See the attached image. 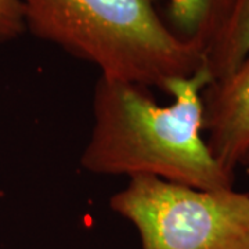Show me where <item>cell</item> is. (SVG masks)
<instances>
[{
	"label": "cell",
	"mask_w": 249,
	"mask_h": 249,
	"mask_svg": "<svg viewBox=\"0 0 249 249\" xmlns=\"http://www.w3.org/2000/svg\"><path fill=\"white\" fill-rule=\"evenodd\" d=\"M212 82L204 65L173 80L166 90L173 103L160 106L147 88L100 76L94 124L80 165L97 175H145L198 190L232 188L234 175L214 160L202 137V91Z\"/></svg>",
	"instance_id": "cell-1"
},
{
	"label": "cell",
	"mask_w": 249,
	"mask_h": 249,
	"mask_svg": "<svg viewBox=\"0 0 249 249\" xmlns=\"http://www.w3.org/2000/svg\"><path fill=\"white\" fill-rule=\"evenodd\" d=\"M27 29L80 60L100 76L157 88L205 65L199 47L180 40L155 10V0H22Z\"/></svg>",
	"instance_id": "cell-2"
},
{
	"label": "cell",
	"mask_w": 249,
	"mask_h": 249,
	"mask_svg": "<svg viewBox=\"0 0 249 249\" xmlns=\"http://www.w3.org/2000/svg\"><path fill=\"white\" fill-rule=\"evenodd\" d=\"M248 165H249V162H248Z\"/></svg>",
	"instance_id": "cell-8"
},
{
	"label": "cell",
	"mask_w": 249,
	"mask_h": 249,
	"mask_svg": "<svg viewBox=\"0 0 249 249\" xmlns=\"http://www.w3.org/2000/svg\"><path fill=\"white\" fill-rule=\"evenodd\" d=\"M249 57V0H231L227 17L205 52L212 79H220Z\"/></svg>",
	"instance_id": "cell-6"
},
{
	"label": "cell",
	"mask_w": 249,
	"mask_h": 249,
	"mask_svg": "<svg viewBox=\"0 0 249 249\" xmlns=\"http://www.w3.org/2000/svg\"><path fill=\"white\" fill-rule=\"evenodd\" d=\"M204 130L213 158L229 173L249 162V57L202 91Z\"/></svg>",
	"instance_id": "cell-4"
},
{
	"label": "cell",
	"mask_w": 249,
	"mask_h": 249,
	"mask_svg": "<svg viewBox=\"0 0 249 249\" xmlns=\"http://www.w3.org/2000/svg\"><path fill=\"white\" fill-rule=\"evenodd\" d=\"M142 249H249V194L133 176L109 201Z\"/></svg>",
	"instance_id": "cell-3"
},
{
	"label": "cell",
	"mask_w": 249,
	"mask_h": 249,
	"mask_svg": "<svg viewBox=\"0 0 249 249\" xmlns=\"http://www.w3.org/2000/svg\"><path fill=\"white\" fill-rule=\"evenodd\" d=\"M27 31L22 0H0V43L17 39Z\"/></svg>",
	"instance_id": "cell-7"
},
{
	"label": "cell",
	"mask_w": 249,
	"mask_h": 249,
	"mask_svg": "<svg viewBox=\"0 0 249 249\" xmlns=\"http://www.w3.org/2000/svg\"><path fill=\"white\" fill-rule=\"evenodd\" d=\"M231 0H169L168 27L180 40L206 52L223 25Z\"/></svg>",
	"instance_id": "cell-5"
}]
</instances>
